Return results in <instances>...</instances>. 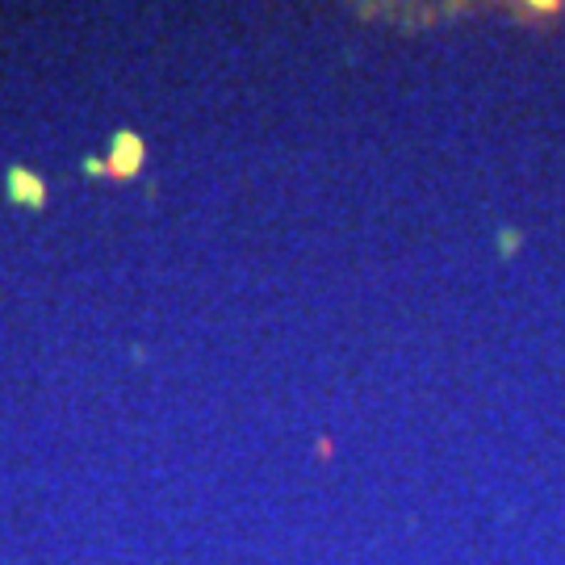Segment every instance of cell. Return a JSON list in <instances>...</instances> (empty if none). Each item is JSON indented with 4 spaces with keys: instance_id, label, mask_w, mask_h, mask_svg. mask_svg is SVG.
<instances>
[{
    "instance_id": "1",
    "label": "cell",
    "mask_w": 565,
    "mask_h": 565,
    "mask_svg": "<svg viewBox=\"0 0 565 565\" xmlns=\"http://www.w3.org/2000/svg\"><path fill=\"white\" fill-rule=\"evenodd\" d=\"M9 180H13V185H9V197H13V201L42 205V197H46V193H42V180H38V176L21 172V168H13V172H9Z\"/></svg>"
}]
</instances>
